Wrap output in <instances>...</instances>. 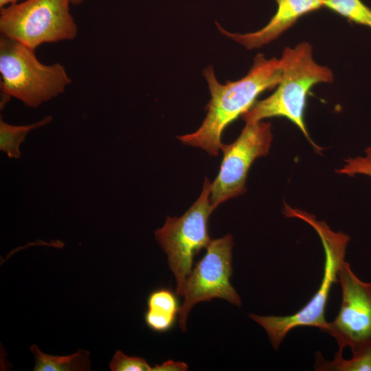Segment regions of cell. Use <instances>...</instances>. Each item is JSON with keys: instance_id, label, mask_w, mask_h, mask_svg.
Here are the masks:
<instances>
[{"instance_id": "1", "label": "cell", "mask_w": 371, "mask_h": 371, "mask_svg": "<svg viewBox=\"0 0 371 371\" xmlns=\"http://www.w3.org/2000/svg\"><path fill=\"white\" fill-rule=\"evenodd\" d=\"M203 74L211 95L206 116L196 131L177 138L184 144L201 148L216 156L225 128L248 111L259 95L278 85L282 78V66L280 59H267L264 54H258L247 74L240 80L221 84L211 65Z\"/></svg>"}, {"instance_id": "2", "label": "cell", "mask_w": 371, "mask_h": 371, "mask_svg": "<svg viewBox=\"0 0 371 371\" xmlns=\"http://www.w3.org/2000/svg\"><path fill=\"white\" fill-rule=\"evenodd\" d=\"M286 217L300 219L308 224L319 236L324 251V273L320 284L309 301L294 314L284 316H247L260 325L266 331L272 347L277 350L286 335L295 328L309 326L326 333L328 322L326 308L332 286L339 280L338 274L345 261L350 236L342 232H335L325 221L317 220L307 212L284 205Z\"/></svg>"}, {"instance_id": "3", "label": "cell", "mask_w": 371, "mask_h": 371, "mask_svg": "<svg viewBox=\"0 0 371 371\" xmlns=\"http://www.w3.org/2000/svg\"><path fill=\"white\" fill-rule=\"evenodd\" d=\"M280 60L282 78L276 91L269 97L256 101L241 117L245 122H256L273 117H285L319 150L306 126L305 109L311 89L317 84L333 82V72L314 60L312 47L307 42L293 48L285 47Z\"/></svg>"}, {"instance_id": "4", "label": "cell", "mask_w": 371, "mask_h": 371, "mask_svg": "<svg viewBox=\"0 0 371 371\" xmlns=\"http://www.w3.org/2000/svg\"><path fill=\"white\" fill-rule=\"evenodd\" d=\"M1 108L12 97L26 106L37 108L63 93L71 83L60 63L45 65L33 50L21 43L0 36Z\"/></svg>"}, {"instance_id": "5", "label": "cell", "mask_w": 371, "mask_h": 371, "mask_svg": "<svg viewBox=\"0 0 371 371\" xmlns=\"http://www.w3.org/2000/svg\"><path fill=\"white\" fill-rule=\"evenodd\" d=\"M71 0H25L0 8L1 35L35 50L44 43L72 41L78 26Z\"/></svg>"}, {"instance_id": "6", "label": "cell", "mask_w": 371, "mask_h": 371, "mask_svg": "<svg viewBox=\"0 0 371 371\" xmlns=\"http://www.w3.org/2000/svg\"><path fill=\"white\" fill-rule=\"evenodd\" d=\"M210 192L211 183L205 178L201 193L192 205L180 217L167 216L164 225L155 231V239L166 253L175 278L178 296H183L194 256L212 241L208 232L209 217L214 211Z\"/></svg>"}, {"instance_id": "7", "label": "cell", "mask_w": 371, "mask_h": 371, "mask_svg": "<svg viewBox=\"0 0 371 371\" xmlns=\"http://www.w3.org/2000/svg\"><path fill=\"white\" fill-rule=\"evenodd\" d=\"M234 245L230 234L212 240L203 257L188 276L183 286V302L178 315L182 332L186 331L190 310L199 302L219 298L237 306L242 305L240 295L230 282Z\"/></svg>"}, {"instance_id": "8", "label": "cell", "mask_w": 371, "mask_h": 371, "mask_svg": "<svg viewBox=\"0 0 371 371\" xmlns=\"http://www.w3.org/2000/svg\"><path fill=\"white\" fill-rule=\"evenodd\" d=\"M245 123L234 142L221 145L223 157L220 170L211 183L210 201L214 210L221 203L246 192V179L252 163L269 152L273 139L271 124L262 121Z\"/></svg>"}, {"instance_id": "9", "label": "cell", "mask_w": 371, "mask_h": 371, "mask_svg": "<svg viewBox=\"0 0 371 371\" xmlns=\"http://www.w3.org/2000/svg\"><path fill=\"white\" fill-rule=\"evenodd\" d=\"M342 300L333 321L326 333L335 339L339 349L349 347L352 353L371 346V282L360 280L348 262L342 263L338 274Z\"/></svg>"}, {"instance_id": "10", "label": "cell", "mask_w": 371, "mask_h": 371, "mask_svg": "<svg viewBox=\"0 0 371 371\" xmlns=\"http://www.w3.org/2000/svg\"><path fill=\"white\" fill-rule=\"evenodd\" d=\"M277 10L262 29L246 34L231 33L219 23L216 26L223 34L243 45L248 49L259 48L276 39L292 27L302 16L323 8L322 0H276Z\"/></svg>"}, {"instance_id": "11", "label": "cell", "mask_w": 371, "mask_h": 371, "mask_svg": "<svg viewBox=\"0 0 371 371\" xmlns=\"http://www.w3.org/2000/svg\"><path fill=\"white\" fill-rule=\"evenodd\" d=\"M179 308L177 297L172 291L167 288L157 289L148 296L144 322L154 332H166L175 325Z\"/></svg>"}, {"instance_id": "12", "label": "cell", "mask_w": 371, "mask_h": 371, "mask_svg": "<svg viewBox=\"0 0 371 371\" xmlns=\"http://www.w3.org/2000/svg\"><path fill=\"white\" fill-rule=\"evenodd\" d=\"M35 364L34 371H78L91 368L90 353L79 350L67 356L49 355L41 352L36 345L30 347Z\"/></svg>"}, {"instance_id": "13", "label": "cell", "mask_w": 371, "mask_h": 371, "mask_svg": "<svg viewBox=\"0 0 371 371\" xmlns=\"http://www.w3.org/2000/svg\"><path fill=\"white\" fill-rule=\"evenodd\" d=\"M52 120L48 115L42 120L30 124L12 125L0 119V150L10 158L21 157L19 146L25 141L26 135L32 130L43 126Z\"/></svg>"}, {"instance_id": "14", "label": "cell", "mask_w": 371, "mask_h": 371, "mask_svg": "<svg viewBox=\"0 0 371 371\" xmlns=\"http://www.w3.org/2000/svg\"><path fill=\"white\" fill-rule=\"evenodd\" d=\"M314 369L317 371H371V346L352 353L350 359H345L342 353L337 352L333 361H328L317 351Z\"/></svg>"}, {"instance_id": "15", "label": "cell", "mask_w": 371, "mask_h": 371, "mask_svg": "<svg viewBox=\"0 0 371 371\" xmlns=\"http://www.w3.org/2000/svg\"><path fill=\"white\" fill-rule=\"evenodd\" d=\"M326 8L348 21L371 28V9L361 0H322Z\"/></svg>"}, {"instance_id": "16", "label": "cell", "mask_w": 371, "mask_h": 371, "mask_svg": "<svg viewBox=\"0 0 371 371\" xmlns=\"http://www.w3.org/2000/svg\"><path fill=\"white\" fill-rule=\"evenodd\" d=\"M112 371H153V367L143 358L129 357L117 350L109 363Z\"/></svg>"}, {"instance_id": "17", "label": "cell", "mask_w": 371, "mask_h": 371, "mask_svg": "<svg viewBox=\"0 0 371 371\" xmlns=\"http://www.w3.org/2000/svg\"><path fill=\"white\" fill-rule=\"evenodd\" d=\"M336 172L348 176L366 175L371 178V156L346 159L344 166Z\"/></svg>"}, {"instance_id": "18", "label": "cell", "mask_w": 371, "mask_h": 371, "mask_svg": "<svg viewBox=\"0 0 371 371\" xmlns=\"http://www.w3.org/2000/svg\"><path fill=\"white\" fill-rule=\"evenodd\" d=\"M188 369V365L184 362L168 360L160 365L156 364L153 367V371H185Z\"/></svg>"}, {"instance_id": "19", "label": "cell", "mask_w": 371, "mask_h": 371, "mask_svg": "<svg viewBox=\"0 0 371 371\" xmlns=\"http://www.w3.org/2000/svg\"><path fill=\"white\" fill-rule=\"evenodd\" d=\"M18 0H0V8L16 3Z\"/></svg>"}, {"instance_id": "20", "label": "cell", "mask_w": 371, "mask_h": 371, "mask_svg": "<svg viewBox=\"0 0 371 371\" xmlns=\"http://www.w3.org/2000/svg\"><path fill=\"white\" fill-rule=\"evenodd\" d=\"M365 153L367 156H371V146H369L366 148Z\"/></svg>"}, {"instance_id": "21", "label": "cell", "mask_w": 371, "mask_h": 371, "mask_svg": "<svg viewBox=\"0 0 371 371\" xmlns=\"http://www.w3.org/2000/svg\"><path fill=\"white\" fill-rule=\"evenodd\" d=\"M71 3L78 4L82 2V0H71Z\"/></svg>"}]
</instances>
